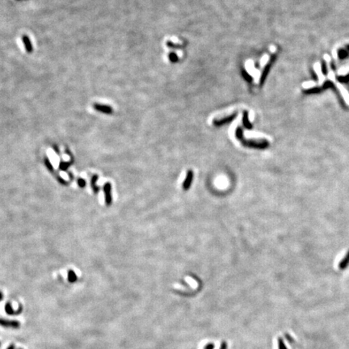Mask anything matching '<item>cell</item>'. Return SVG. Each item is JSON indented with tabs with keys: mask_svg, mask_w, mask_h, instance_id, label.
I'll use <instances>...</instances> for the list:
<instances>
[{
	"mask_svg": "<svg viewBox=\"0 0 349 349\" xmlns=\"http://www.w3.org/2000/svg\"><path fill=\"white\" fill-rule=\"evenodd\" d=\"M235 135L236 137L239 139L242 145L246 146V147H250V148H256V149H267L268 147H269V142L267 140H247L244 138L243 137V129L241 127H238L236 129L235 132Z\"/></svg>",
	"mask_w": 349,
	"mask_h": 349,
	"instance_id": "obj_1",
	"label": "cell"
},
{
	"mask_svg": "<svg viewBox=\"0 0 349 349\" xmlns=\"http://www.w3.org/2000/svg\"><path fill=\"white\" fill-rule=\"evenodd\" d=\"M235 116H236V112H234V113H231L230 115L225 116L224 117L220 118V119H215L213 121V123L215 126H217V127L221 126V125H223L225 124L230 123L231 120H233L235 118Z\"/></svg>",
	"mask_w": 349,
	"mask_h": 349,
	"instance_id": "obj_2",
	"label": "cell"
},
{
	"mask_svg": "<svg viewBox=\"0 0 349 349\" xmlns=\"http://www.w3.org/2000/svg\"><path fill=\"white\" fill-rule=\"evenodd\" d=\"M0 326H3L4 327L19 328L20 327V323L16 320H7L0 319Z\"/></svg>",
	"mask_w": 349,
	"mask_h": 349,
	"instance_id": "obj_3",
	"label": "cell"
},
{
	"mask_svg": "<svg viewBox=\"0 0 349 349\" xmlns=\"http://www.w3.org/2000/svg\"><path fill=\"white\" fill-rule=\"evenodd\" d=\"M193 176H194L193 171H192V170H187L186 178H185V179H184V181H183V189L184 191H187V190L190 188L191 185H192Z\"/></svg>",
	"mask_w": 349,
	"mask_h": 349,
	"instance_id": "obj_4",
	"label": "cell"
},
{
	"mask_svg": "<svg viewBox=\"0 0 349 349\" xmlns=\"http://www.w3.org/2000/svg\"><path fill=\"white\" fill-rule=\"evenodd\" d=\"M93 108L98 112L105 113V114H112L113 112V109L112 108L108 105H103V104H99L97 103H95L93 104Z\"/></svg>",
	"mask_w": 349,
	"mask_h": 349,
	"instance_id": "obj_5",
	"label": "cell"
},
{
	"mask_svg": "<svg viewBox=\"0 0 349 349\" xmlns=\"http://www.w3.org/2000/svg\"><path fill=\"white\" fill-rule=\"evenodd\" d=\"M103 192L105 193V202L108 205H110L112 204V185L110 183L104 184Z\"/></svg>",
	"mask_w": 349,
	"mask_h": 349,
	"instance_id": "obj_6",
	"label": "cell"
},
{
	"mask_svg": "<svg viewBox=\"0 0 349 349\" xmlns=\"http://www.w3.org/2000/svg\"><path fill=\"white\" fill-rule=\"evenodd\" d=\"M22 41H23V43L24 45V47H25V49L27 50V52L28 53H31L33 51V47L32 45V43H31L29 37L27 35H24L22 37Z\"/></svg>",
	"mask_w": 349,
	"mask_h": 349,
	"instance_id": "obj_7",
	"label": "cell"
},
{
	"mask_svg": "<svg viewBox=\"0 0 349 349\" xmlns=\"http://www.w3.org/2000/svg\"><path fill=\"white\" fill-rule=\"evenodd\" d=\"M349 266V250L347 251L345 256L341 260L339 264V268L340 270H344Z\"/></svg>",
	"mask_w": 349,
	"mask_h": 349,
	"instance_id": "obj_8",
	"label": "cell"
},
{
	"mask_svg": "<svg viewBox=\"0 0 349 349\" xmlns=\"http://www.w3.org/2000/svg\"><path fill=\"white\" fill-rule=\"evenodd\" d=\"M323 90L322 87H313V88H309L306 90H303V93L306 94V95H312V94H318L322 92Z\"/></svg>",
	"mask_w": 349,
	"mask_h": 349,
	"instance_id": "obj_9",
	"label": "cell"
},
{
	"mask_svg": "<svg viewBox=\"0 0 349 349\" xmlns=\"http://www.w3.org/2000/svg\"><path fill=\"white\" fill-rule=\"evenodd\" d=\"M97 179H98V175H95L92 176V178H91V187H92V189H93V191L95 193H97V192H99V187H98V186H96V182H97Z\"/></svg>",
	"mask_w": 349,
	"mask_h": 349,
	"instance_id": "obj_10",
	"label": "cell"
},
{
	"mask_svg": "<svg viewBox=\"0 0 349 349\" xmlns=\"http://www.w3.org/2000/svg\"><path fill=\"white\" fill-rule=\"evenodd\" d=\"M349 56V52L344 49H340L338 50V57L340 59H346Z\"/></svg>",
	"mask_w": 349,
	"mask_h": 349,
	"instance_id": "obj_11",
	"label": "cell"
},
{
	"mask_svg": "<svg viewBox=\"0 0 349 349\" xmlns=\"http://www.w3.org/2000/svg\"><path fill=\"white\" fill-rule=\"evenodd\" d=\"M5 312L9 315H12L16 314V312L12 309L11 305V303L10 302L6 303V305H5Z\"/></svg>",
	"mask_w": 349,
	"mask_h": 349,
	"instance_id": "obj_12",
	"label": "cell"
},
{
	"mask_svg": "<svg viewBox=\"0 0 349 349\" xmlns=\"http://www.w3.org/2000/svg\"><path fill=\"white\" fill-rule=\"evenodd\" d=\"M68 281L70 283H74L77 281V276L73 270H70L68 272Z\"/></svg>",
	"mask_w": 349,
	"mask_h": 349,
	"instance_id": "obj_13",
	"label": "cell"
},
{
	"mask_svg": "<svg viewBox=\"0 0 349 349\" xmlns=\"http://www.w3.org/2000/svg\"><path fill=\"white\" fill-rule=\"evenodd\" d=\"M243 124H244V126L247 129H251L252 128V124H251L249 122V120H248L247 112H244V115H243Z\"/></svg>",
	"mask_w": 349,
	"mask_h": 349,
	"instance_id": "obj_14",
	"label": "cell"
},
{
	"mask_svg": "<svg viewBox=\"0 0 349 349\" xmlns=\"http://www.w3.org/2000/svg\"><path fill=\"white\" fill-rule=\"evenodd\" d=\"M335 87V84L332 83L331 81H326L325 83H323V87H322V88H323V90H326V89H328V88H332V89H334Z\"/></svg>",
	"mask_w": 349,
	"mask_h": 349,
	"instance_id": "obj_15",
	"label": "cell"
},
{
	"mask_svg": "<svg viewBox=\"0 0 349 349\" xmlns=\"http://www.w3.org/2000/svg\"><path fill=\"white\" fill-rule=\"evenodd\" d=\"M337 80L341 83H349V74H348L345 76H338Z\"/></svg>",
	"mask_w": 349,
	"mask_h": 349,
	"instance_id": "obj_16",
	"label": "cell"
},
{
	"mask_svg": "<svg viewBox=\"0 0 349 349\" xmlns=\"http://www.w3.org/2000/svg\"><path fill=\"white\" fill-rule=\"evenodd\" d=\"M321 70H322V73L324 75H327V62L324 61V60H323L322 61V62H321Z\"/></svg>",
	"mask_w": 349,
	"mask_h": 349,
	"instance_id": "obj_17",
	"label": "cell"
},
{
	"mask_svg": "<svg viewBox=\"0 0 349 349\" xmlns=\"http://www.w3.org/2000/svg\"><path fill=\"white\" fill-rule=\"evenodd\" d=\"M71 164V162H60V165H59V167L60 169L62 170H67V168L69 167V166Z\"/></svg>",
	"mask_w": 349,
	"mask_h": 349,
	"instance_id": "obj_18",
	"label": "cell"
},
{
	"mask_svg": "<svg viewBox=\"0 0 349 349\" xmlns=\"http://www.w3.org/2000/svg\"><path fill=\"white\" fill-rule=\"evenodd\" d=\"M45 166H47V168L50 170V171H53V166L52 165V163L50 162V161L49 160L48 158H45Z\"/></svg>",
	"mask_w": 349,
	"mask_h": 349,
	"instance_id": "obj_19",
	"label": "cell"
},
{
	"mask_svg": "<svg viewBox=\"0 0 349 349\" xmlns=\"http://www.w3.org/2000/svg\"><path fill=\"white\" fill-rule=\"evenodd\" d=\"M77 183H78V185L80 187H84L86 185V181L85 179H78V180H77Z\"/></svg>",
	"mask_w": 349,
	"mask_h": 349,
	"instance_id": "obj_20",
	"label": "cell"
},
{
	"mask_svg": "<svg viewBox=\"0 0 349 349\" xmlns=\"http://www.w3.org/2000/svg\"><path fill=\"white\" fill-rule=\"evenodd\" d=\"M311 74H312V76H313V79L317 82L319 81V78H318V75L315 74V72L314 71V70H311Z\"/></svg>",
	"mask_w": 349,
	"mask_h": 349,
	"instance_id": "obj_21",
	"label": "cell"
},
{
	"mask_svg": "<svg viewBox=\"0 0 349 349\" xmlns=\"http://www.w3.org/2000/svg\"><path fill=\"white\" fill-rule=\"evenodd\" d=\"M279 342H280V349H286V347H285V344L283 343V341H282L281 339L279 340Z\"/></svg>",
	"mask_w": 349,
	"mask_h": 349,
	"instance_id": "obj_22",
	"label": "cell"
},
{
	"mask_svg": "<svg viewBox=\"0 0 349 349\" xmlns=\"http://www.w3.org/2000/svg\"><path fill=\"white\" fill-rule=\"evenodd\" d=\"M57 179H58V181H59L60 183H62V184H66V183H66V182H65L64 179H62V178H61L60 176H58V177H57Z\"/></svg>",
	"mask_w": 349,
	"mask_h": 349,
	"instance_id": "obj_23",
	"label": "cell"
},
{
	"mask_svg": "<svg viewBox=\"0 0 349 349\" xmlns=\"http://www.w3.org/2000/svg\"><path fill=\"white\" fill-rule=\"evenodd\" d=\"M53 148H54V149H53L55 150L56 153L59 154V149H57V146H55V145H54V146H53Z\"/></svg>",
	"mask_w": 349,
	"mask_h": 349,
	"instance_id": "obj_24",
	"label": "cell"
},
{
	"mask_svg": "<svg viewBox=\"0 0 349 349\" xmlns=\"http://www.w3.org/2000/svg\"><path fill=\"white\" fill-rule=\"evenodd\" d=\"M7 349H15V346H14V345H13V344L10 345V346H9L8 348H7Z\"/></svg>",
	"mask_w": 349,
	"mask_h": 349,
	"instance_id": "obj_25",
	"label": "cell"
},
{
	"mask_svg": "<svg viewBox=\"0 0 349 349\" xmlns=\"http://www.w3.org/2000/svg\"><path fill=\"white\" fill-rule=\"evenodd\" d=\"M2 299H3V294L0 292V301H2Z\"/></svg>",
	"mask_w": 349,
	"mask_h": 349,
	"instance_id": "obj_26",
	"label": "cell"
},
{
	"mask_svg": "<svg viewBox=\"0 0 349 349\" xmlns=\"http://www.w3.org/2000/svg\"><path fill=\"white\" fill-rule=\"evenodd\" d=\"M346 49H347V50H348V51L349 52V45H348L346 46Z\"/></svg>",
	"mask_w": 349,
	"mask_h": 349,
	"instance_id": "obj_27",
	"label": "cell"
},
{
	"mask_svg": "<svg viewBox=\"0 0 349 349\" xmlns=\"http://www.w3.org/2000/svg\"><path fill=\"white\" fill-rule=\"evenodd\" d=\"M19 349H23V348H19Z\"/></svg>",
	"mask_w": 349,
	"mask_h": 349,
	"instance_id": "obj_28",
	"label": "cell"
}]
</instances>
